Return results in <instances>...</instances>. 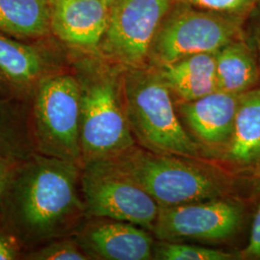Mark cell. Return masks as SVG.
Listing matches in <instances>:
<instances>
[{"label": "cell", "mask_w": 260, "mask_h": 260, "mask_svg": "<svg viewBox=\"0 0 260 260\" xmlns=\"http://www.w3.org/2000/svg\"><path fill=\"white\" fill-rule=\"evenodd\" d=\"M82 167L35 152L13 171L0 205V225L24 251L74 235L87 219Z\"/></svg>", "instance_id": "cell-1"}, {"label": "cell", "mask_w": 260, "mask_h": 260, "mask_svg": "<svg viewBox=\"0 0 260 260\" xmlns=\"http://www.w3.org/2000/svg\"><path fill=\"white\" fill-rule=\"evenodd\" d=\"M75 65L80 88V145L84 165L109 160L137 145L126 117L123 69L104 57Z\"/></svg>", "instance_id": "cell-2"}, {"label": "cell", "mask_w": 260, "mask_h": 260, "mask_svg": "<svg viewBox=\"0 0 260 260\" xmlns=\"http://www.w3.org/2000/svg\"><path fill=\"white\" fill-rule=\"evenodd\" d=\"M109 160L160 207L230 197L233 187L230 175L208 159L156 153L135 145Z\"/></svg>", "instance_id": "cell-3"}, {"label": "cell", "mask_w": 260, "mask_h": 260, "mask_svg": "<svg viewBox=\"0 0 260 260\" xmlns=\"http://www.w3.org/2000/svg\"><path fill=\"white\" fill-rule=\"evenodd\" d=\"M122 86L126 117L137 145L156 153L206 159L184 127L175 99L154 67L124 68Z\"/></svg>", "instance_id": "cell-4"}, {"label": "cell", "mask_w": 260, "mask_h": 260, "mask_svg": "<svg viewBox=\"0 0 260 260\" xmlns=\"http://www.w3.org/2000/svg\"><path fill=\"white\" fill-rule=\"evenodd\" d=\"M31 133L36 152L83 167L80 145V88L75 74L48 75L31 100Z\"/></svg>", "instance_id": "cell-5"}, {"label": "cell", "mask_w": 260, "mask_h": 260, "mask_svg": "<svg viewBox=\"0 0 260 260\" xmlns=\"http://www.w3.org/2000/svg\"><path fill=\"white\" fill-rule=\"evenodd\" d=\"M245 17L201 9L176 0L162 19L149 49V65H166L188 56L215 53L243 37Z\"/></svg>", "instance_id": "cell-6"}, {"label": "cell", "mask_w": 260, "mask_h": 260, "mask_svg": "<svg viewBox=\"0 0 260 260\" xmlns=\"http://www.w3.org/2000/svg\"><path fill=\"white\" fill-rule=\"evenodd\" d=\"M81 190L87 218H109L152 233L160 206L149 193L110 160L82 167Z\"/></svg>", "instance_id": "cell-7"}, {"label": "cell", "mask_w": 260, "mask_h": 260, "mask_svg": "<svg viewBox=\"0 0 260 260\" xmlns=\"http://www.w3.org/2000/svg\"><path fill=\"white\" fill-rule=\"evenodd\" d=\"M176 0H114L100 55L122 68L149 65V49Z\"/></svg>", "instance_id": "cell-8"}, {"label": "cell", "mask_w": 260, "mask_h": 260, "mask_svg": "<svg viewBox=\"0 0 260 260\" xmlns=\"http://www.w3.org/2000/svg\"><path fill=\"white\" fill-rule=\"evenodd\" d=\"M244 207L231 197L160 207L152 233L158 240L223 242L241 229Z\"/></svg>", "instance_id": "cell-9"}, {"label": "cell", "mask_w": 260, "mask_h": 260, "mask_svg": "<svg viewBox=\"0 0 260 260\" xmlns=\"http://www.w3.org/2000/svg\"><path fill=\"white\" fill-rule=\"evenodd\" d=\"M90 259L149 260L155 242L148 230L109 218H87L73 235Z\"/></svg>", "instance_id": "cell-10"}, {"label": "cell", "mask_w": 260, "mask_h": 260, "mask_svg": "<svg viewBox=\"0 0 260 260\" xmlns=\"http://www.w3.org/2000/svg\"><path fill=\"white\" fill-rule=\"evenodd\" d=\"M238 98L215 91L196 101L176 103L184 127L206 159L215 160L228 146L233 134Z\"/></svg>", "instance_id": "cell-11"}, {"label": "cell", "mask_w": 260, "mask_h": 260, "mask_svg": "<svg viewBox=\"0 0 260 260\" xmlns=\"http://www.w3.org/2000/svg\"><path fill=\"white\" fill-rule=\"evenodd\" d=\"M109 19L103 0H51V29L72 47L98 51Z\"/></svg>", "instance_id": "cell-12"}, {"label": "cell", "mask_w": 260, "mask_h": 260, "mask_svg": "<svg viewBox=\"0 0 260 260\" xmlns=\"http://www.w3.org/2000/svg\"><path fill=\"white\" fill-rule=\"evenodd\" d=\"M214 161L233 170L260 173V85L239 95L232 137Z\"/></svg>", "instance_id": "cell-13"}, {"label": "cell", "mask_w": 260, "mask_h": 260, "mask_svg": "<svg viewBox=\"0 0 260 260\" xmlns=\"http://www.w3.org/2000/svg\"><path fill=\"white\" fill-rule=\"evenodd\" d=\"M60 71L47 51L0 34V75L28 100L46 77Z\"/></svg>", "instance_id": "cell-14"}, {"label": "cell", "mask_w": 260, "mask_h": 260, "mask_svg": "<svg viewBox=\"0 0 260 260\" xmlns=\"http://www.w3.org/2000/svg\"><path fill=\"white\" fill-rule=\"evenodd\" d=\"M154 68L176 103L192 102L218 91L215 53L188 56Z\"/></svg>", "instance_id": "cell-15"}, {"label": "cell", "mask_w": 260, "mask_h": 260, "mask_svg": "<svg viewBox=\"0 0 260 260\" xmlns=\"http://www.w3.org/2000/svg\"><path fill=\"white\" fill-rule=\"evenodd\" d=\"M218 91L240 95L260 85V66L244 37L235 39L215 52Z\"/></svg>", "instance_id": "cell-16"}, {"label": "cell", "mask_w": 260, "mask_h": 260, "mask_svg": "<svg viewBox=\"0 0 260 260\" xmlns=\"http://www.w3.org/2000/svg\"><path fill=\"white\" fill-rule=\"evenodd\" d=\"M51 28V1L0 0V30L18 37L45 36Z\"/></svg>", "instance_id": "cell-17"}, {"label": "cell", "mask_w": 260, "mask_h": 260, "mask_svg": "<svg viewBox=\"0 0 260 260\" xmlns=\"http://www.w3.org/2000/svg\"><path fill=\"white\" fill-rule=\"evenodd\" d=\"M153 258L161 260H231L235 255L228 251L189 245L183 242L161 241L154 244Z\"/></svg>", "instance_id": "cell-18"}, {"label": "cell", "mask_w": 260, "mask_h": 260, "mask_svg": "<svg viewBox=\"0 0 260 260\" xmlns=\"http://www.w3.org/2000/svg\"><path fill=\"white\" fill-rule=\"evenodd\" d=\"M24 260H89L90 257L81 249L73 235L58 238L24 251Z\"/></svg>", "instance_id": "cell-19"}, {"label": "cell", "mask_w": 260, "mask_h": 260, "mask_svg": "<svg viewBox=\"0 0 260 260\" xmlns=\"http://www.w3.org/2000/svg\"><path fill=\"white\" fill-rule=\"evenodd\" d=\"M201 9L246 17L257 0H181Z\"/></svg>", "instance_id": "cell-20"}, {"label": "cell", "mask_w": 260, "mask_h": 260, "mask_svg": "<svg viewBox=\"0 0 260 260\" xmlns=\"http://www.w3.org/2000/svg\"><path fill=\"white\" fill-rule=\"evenodd\" d=\"M243 37L251 46L260 66V0L247 14L243 23Z\"/></svg>", "instance_id": "cell-21"}, {"label": "cell", "mask_w": 260, "mask_h": 260, "mask_svg": "<svg viewBox=\"0 0 260 260\" xmlns=\"http://www.w3.org/2000/svg\"><path fill=\"white\" fill-rule=\"evenodd\" d=\"M23 252L19 240L0 225V260L21 259Z\"/></svg>", "instance_id": "cell-22"}, {"label": "cell", "mask_w": 260, "mask_h": 260, "mask_svg": "<svg viewBox=\"0 0 260 260\" xmlns=\"http://www.w3.org/2000/svg\"><path fill=\"white\" fill-rule=\"evenodd\" d=\"M242 258L260 259V204L251 226V237L248 246L242 251Z\"/></svg>", "instance_id": "cell-23"}, {"label": "cell", "mask_w": 260, "mask_h": 260, "mask_svg": "<svg viewBox=\"0 0 260 260\" xmlns=\"http://www.w3.org/2000/svg\"><path fill=\"white\" fill-rule=\"evenodd\" d=\"M19 161L20 160L9 157L0 152V205L2 203L7 186L9 184L13 171Z\"/></svg>", "instance_id": "cell-24"}, {"label": "cell", "mask_w": 260, "mask_h": 260, "mask_svg": "<svg viewBox=\"0 0 260 260\" xmlns=\"http://www.w3.org/2000/svg\"><path fill=\"white\" fill-rule=\"evenodd\" d=\"M103 1H104V2H106V3L110 6V4H111L112 2H113L114 0H103Z\"/></svg>", "instance_id": "cell-25"}, {"label": "cell", "mask_w": 260, "mask_h": 260, "mask_svg": "<svg viewBox=\"0 0 260 260\" xmlns=\"http://www.w3.org/2000/svg\"><path fill=\"white\" fill-rule=\"evenodd\" d=\"M259 174H260V173H259Z\"/></svg>", "instance_id": "cell-26"}]
</instances>
